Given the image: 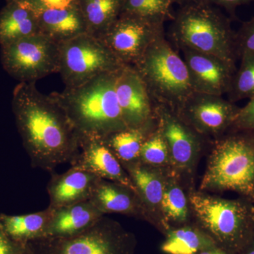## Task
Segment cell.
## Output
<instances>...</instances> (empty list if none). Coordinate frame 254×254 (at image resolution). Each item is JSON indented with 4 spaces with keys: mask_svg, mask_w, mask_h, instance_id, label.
<instances>
[{
    "mask_svg": "<svg viewBox=\"0 0 254 254\" xmlns=\"http://www.w3.org/2000/svg\"><path fill=\"white\" fill-rule=\"evenodd\" d=\"M12 108L33 166L52 172L74 158L80 134L54 95L43 94L36 82H20Z\"/></svg>",
    "mask_w": 254,
    "mask_h": 254,
    "instance_id": "1",
    "label": "cell"
},
{
    "mask_svg": "<svg viewBox=\"0 0 254 254\" xmlns=\"http://www.w3.org/2000/svg\"><path fill=\"white\" fill-rule=\"evenodd\" d=\"M118 71L99 75L80 86L66 87L62 93H52L80 135L103 138L128 128L117 96Z\"/></svg>",
    "mask_w": 254,
    "mask_h": 254,
    "instance_id": "2",
    "label": "cell"
},
{
    "mask_svg": "<svg viewBox=\"0 0 254 254\" xmlns=\"http://www.w3.org/2000/svg\"><path fill=\"white\" fill-rule=\"evenodd\" d=\"M180 6L170 26L177 48L213 55L237 70L236 33L230 18L208 0H190Z\"/></svg>",
    "mask_w": 254,
    "mask_h": 254,
    "instance_id": "3",
    "label": "cell"
},
{
    "mask_svg": "<svg viewBox=\"0 0 254 254\" xmlns=\"http://www.w3.org/2000/svg\"><path fill=\"white\" fill-rule=\"evenodd\" d=\"M188 199L198 227L220 248L237 254L253 240V202L244 198L225 199L195 190L190 192Z\"/></svg>",
    "mask_w": 254,
    "mask_h": 254,
    "instance_id": "4",
    "label": "cell"
},
{
    "mask_svg": "<svg viewBox=\"0 0 254 254\" xmlns=\"http://www.w3.org/2000/svg\"><path fill=\"white\" fill-rule=\"evenodd\" d=\"M201 190H232L254 202V133L232 131L214 147Z\"/></svg>",
    "mask_w": 254,
    "mask_h": 254,
    "instance_id": "5",
    "label": "cell"
},
{
    "mask_svg": "<svg viewBox=\"0 0 254 254\" xmlns=\"http://www.w3.org/2000/svg\"><path fill=\"white\" fill-rule=\"evenodd\" d=\"M133 67L157 104L177 112L194 93L185 62L165 35L150 45Z\"/></svg>",
    "mask_w": 254,
    "mask_h": 254,
    "instance_id": "6",
    "label": "cell"
},
{
    "mask_svg": "<svg viewBox=\"0 0 254 254\" xmlns=\"http://www.w3.org/2000/svg\"><path fill=\"white\" fill-rule=\"evenodd\" d=\"M34 254H135L134 235L119 222L102 217L79 235L64 238H43L27 244Z\"/></svg>",
    "mask_w": 254,
    "mask_h": 254,
    "instance_id": "7",
    "label": "cell"
},
{
    "mask_svg": "<svg viewBox=\"0 0 254 254\" xmlns=\"http://www.w3.org/2000/svg\"><path fill=\"white\" fill-rule=\"evenodd\" d=\"M59 53V73L67 88L115 72L125 65L99 38L88 33L60 43Z\"/></svg>",
    "mask_w": 254,
    "mask_h": 254,
    "instance_id": "8",
    "label": "cell"
},
{
    "mask_svg": "<svg viewBox=\"0 0 254 254\" xmlns=\"http://www.w3.org/2000/svg\"><path fill=\"white\" fill-rule=\"evenodd\" d=\"M0 47L3 68L19 83L59 73V44L42 33Z\"/></svg>",
    "mask_w": 254,
    "mask_h": 254,
    "instance_id": "9",
    "label": "cell"
},
{
    "mask_svg": "<svg viewBox=\"0 0 254 254\" xmlns=\"http://www.w3.org/2000/svg\"><path fill=\"white\" fill-rule=\"evenodd\" d=\"M164 22L121 14L99 38L122 63L135 66L150 45L165 35Z\"/></svg>",
    "mask_w": 254,
    "mask_h": 254,
    "instance_id": "10",
    "label": "cell"
},
{
    "mask_svg": "<svg viewBox=\"0 0 254 254\" xmlns=\"http://www.w3.org/2000/svg\"><path fill=\"white\" fill-rule=\"evenodd\" d=\"M154 113L158 127L168 145L170 166L176 174H191L201 148L198 133L167 105L157 104Z\"/></svg>",
    "mask_w": 254,
    "mask_h": 254,
    "instance_id": "11",
    "label": "cell"
},
{
    "mask_svg": "<svg viewBox=\"0 0 254 254\" xmlns=\"http://www.w3.org/2000/svg\"><path fill=\"white\" fill-rule=\"evenodd\" d=\"M240 109L222 96L194 93L177 113L197 133L219 136L231 128Z\"/></svg>",
    "mask_w": 254,
    "mask_h": 254,
    "instance_id": "12",
    "label": "cell"
},
{
    "mask_svg": "<svg viewBox=\"0 0 254 254\" xmlns=\"http://www.w3.org/2000/svg\"><path fill=\"white\" fill-rule=\"evenodd\" d=\"M116 93L128 128L152 125L154 107L144 81L136 68L124 65L117 75Z\"/></svg>",
    "mask_w": 254,
    "mask_h": 254,
    "instance_id": "13",
    "label": "cell"
},
{
    "mask_svg": "<svg viewBox=\"0 0 254 254\" xmlns=\"http://www.w3.org/2000/svg\"><path fill=\"white\" fill-rule=\"evenodd\" d=\"M194 93L222 96L228 93L237 70L213 55L180 48Z\"/></svg>",
    "mask_w": 254,
    "mask_h": 254,
    "instance_id": "14",
    "label": "cell"
},
{
    "mask_svg": "<svg viewBox=\"0 0 254 254\" xmlns=\"http://www.w3.org/2000/svg\"><path fill=\"white\" fill-rule=\"evenodd\" d=\"M70 163L71 167L86 170L103 180L118 182L136 191L123 164L103 138L80 135L77 153Z\"/></svg>",
    "mask_w": 254,
    "mask_h": 254,
    "instance_id": "15",
    "label": "cell"
},
{
    "mask_svg": "<svg viewBox=\"0 0 254 254\" xmlns=\"http://www.w3.org/2000/svg\"><path fill=\"white\" fill-rule=\"evenodd\" d=\"M123 165L136 189L146 220L155 223L158 218L163 225L161 204L168 173H164L162 168L149 166L140 161Z\"/></svg>",
    "mask_w": 254,
    "mask_h": 254,
    "instance_id": "16",
    "label": "cell"
},
{
    "mask_svg": "<svg viewBox=\"0 0 254 254\" xmlns=\"http://www.w3.org/2000/svg\"><path fill=\"white\" fill-rule=\"evenodd\" d=\"M100 180L94 174L76 167L63 174H55L47 187L48 207L57 208L91 200Z\"/></svg>",
    "mask_w": 254,
    "mask_h": 254,
    "instance_id": "17",
    "label": "cell"
},
{
    "mask_svg": "<svg viewBox=\"0 0 254 254\" xmlns=\"http://www.w3.org/2000/svg\"><path fill=\"white\" fill-rule=\"evenodd\" d=\"M53 210L51 220L43 237L64 238L79 235L105 215L90 200Z\"/></svg>",
    "mask_w": 254,
    "mask_h": 254,
    "instance_id": "18",
    "label": "cell"
},
{
    "mask_svg": "<svg viewBox=\"0 0 254 254\" xmlns=\"http://www.w3.org/2000/svg\"><path fill=\"white\" fill-rule=\"evenodd\" d=\"M90 200L104 215L116 213L146 220L136 192L118 182L101 179Z\"/></svg>",
    "mask_w": 254,
    "mask_h": 254,
    "instance_id": "19",
    "label": "cell"
},
{
    "mask_svg": "<svg viewBox=\"0 0 254 254\" xmlns=\"http://www.w3.org/2000/svg\"><path fill=\"white\" fill-rule=\"evenodd\" d=\"M36 14L41 33L58 44L88 33L78 4L60 9L43 10Z\"/></svg>",
    "mask_w": 254,
    "mask_h": 254,
    "instance_id": "20",
    "label": "cell"
},
{
    "mask_svg": "<svg viewBox=\"0 0 254 254\" xmlns=\"http://www.w3.org/2000/svg\"><path fill=\"white\" fill-rule=\"evenodd\" d=\"M41 33L38 16L24 2H6L0 11V46Z\"/></svg>",
    "mask_w": 254,
    "mask_h": 254,
    "instance_id": "21",
    "label": "cell"
},
{
    "mask_svg": "<svg viewBox=\"0 0 254 254\" xmlns=\"http://www.w3.org/2000/svg\"><path fill=\"white\" fill-rule=\"evenodd\" d=\"M53 208L26 215L1 217L0 222L8 236L16 243L26 245L43 238L53 215Z\"/></svg>",
    "mask_w": 254,
    "mask_h": 254,
    "instance_id": "22",
    "label": "cell"
},
{
    "mask_svg": "<svg viewBox=\"0 0 254 254\" xmlns=\"http://www.w3.org/2000/svg\"><path fill=\"white\" fill-rule=\"evenodd\" d=\"M215 246V241L199 227L185 225L167 231L161 250L166 254H198Z\"/></svg>",
    "mask_w": 254,
    "mask_h": 254,
    "instance_id": "23",
    "label": "cell"
},
{
    "mask_svg": "<svg viewBox=\"0 0 254 254\" xmlns=\"http://www.w3.org/2000/svg\"><path fill=\"white\" fill-rule=\"evenodd\" d=\"M78 6L87 32L98 37L120 16L122 0H78Z\"/></svg>",
    "mask_w": 254,
    "mask_h": 254,
    "instance_id": "24",
    "label": "cell"
},
{
    "mask_svg": "<svg viewBox=\"0 0 254 254\" xmlns=\"http://www.w3.org/2000/svg\"><path fill=\"white\" fill-rule=\"evenodd\" d=\"M150 126L115 132L103 140L122 164L135 163L139 161L142 146L151 132Z\"/></svg>",
    "mask_w": 254,
    "mask_h": 254,
    "instance_id": "25",
    "label": "cell"
},
{
    "mask_svg": "<svg viewBox=\"0 0 254 254\" xmlns=\"http://www.w3.org/2000/svg\"><path fill=\"white\" fill-rule=\"evenodd\" d=\"M177 174L168 173L161 204L164 227L169 230L168 222L183 225L190 217V203L177 180Z\"/></svg>",
    "mask_w": 254,
    "mask_h": 254,
    "instance_id": "26",
    "label": "cell"
},
{
    "mask_svg": "<svg viewBox=\"0 0 254 254\" xmlns=\"http://www.w3.org/2000/svg\"><path fill=\"white\" fill-rule=\"evenodd\" d=\"M173 4L170 0H122L121 14L165 23L175 18Z\"/></svg>",
    "mask_w": 254,
    "mask_h": 254,
    "instance_id": "27",
    "label": "cell"
},
{
    "mask_svg": "<svg viewBox=\"0 0 254 254\" xmlns=\"http://www.w3.org/2000/svg\"><path fill=\"white\" fill-rule=\"evenodd\" d=\"M139 161L154 168L163 169L170 166L168 145L158 127L150 132L143 143Z\"/></svg>",
    "mask_w": 254,
    "mask_h": 254,
    "instance_id": "28",
    "label": "cell"
},
{
    "mask_svg": "<svg viewBox=\"0 0 254 254\" xmlns=\"http://www.w3.org/2000/svg\"><path fill=\"white\" fill-rule=\"evenodd\" d=\"M232 103L254 96V58L241 59L240 67L237 70L228 92Z\"/></svg>",
    "mask_w": 254,
    "mask_h": 254,
    "instance_id": "29",
    "label": "cell"
},
{
    "mask_svg": "<svg viewBox=\"0 0 254 254\" xmlns=\"http://www.w3.org/2000/svg\"><path fill=\"white\" fill-rule=\"evenodd\" d=\"M237 58H254V17L243 23L235 39Z\"/></svg>",
    "mask_w": 254,
    "mask_h": 254,
    "instance_id": "30",
    "label": "cell"
},
{
    "mask_svg": "<svg viewBox=\"0 0 254 254\" xmlns=\"http://www.w3.org/2000/svg\"><path fill=\"white\" fill-rule=\"evenodd\" d=\"M232 131H245L254 133V96L244 108H240L230 128Z\"/></svg>",
    "mask_w": 254,
    "mask_h": 254,
    "instance_id": "31",
    "label": "cell"
},
{
    "mask_svg": "<svg viewBox=\"0 0 254 254\" xmlns=\"http://www.w3.org/2000/svg\"><path fill=\"white\" fill-rule=\"evenodd\" d=\"M78 0H27L24 1L35 13L43 10L60 9L78 4Z\"/></svg>",
    "mask_w": 254,
    "mask_h": 254,
    "instance_id": "32",
    "label": "cell"
},
{
    "mask_svg": "<svg viewBox=\"0 0 254 254\" xmlns=\"http://www.w3.org/2000/svg\"><path fill=\"white\" fill-rule=\"evenodd\" d=\"M26 245H21L11 240L5 232L0 222V254H20Z\"/></svg>",
    "mask_w": 254,
    "mask_h": 254,
    "instance_id": "33",
    "label": "cell"
},
{
    "mask_svg": "<svg viewBox=\"0 0 254 254\" xmlns=\"http://www.w3.org/2000/svg\"><path fill=\"white\" fill-rule=\"evenodd\" d=\"M215 6L224 8L232 17H235V10L241 5L248 4L254 0H208Z\"/></svg>",
    "mask_w": 254,
    "mask_h": 254,
    "instance_id": "34",
    "label": "cell"
},
{
    "mask_svg": "<svg viewBox=\"0 0 254 254\" xmlns=\"http://www.w3.org/2000/svg\"><path fill=\"white\" fill-rule=\"evenodd\" d=\"M198 254H233L224 249L220 248L218 246L212 247V248L207 249V250L202 251Z\"/></svg>",
    "mask_w": 254,
    "mask_h": 254,
    "instance_id": "35",
    "label": "cell"
},
{
    "mask_svg": "<svg viewBox=\"0 0 254 254\" xmlns=\"http://www.w3.org/2000/svg\"><path fill=\"white\" fill-rule=\"evenodd\" d=\"M237 254H254V237L250 244L242 252Z\"/></svg>",
    "mask_w": 254,
    "mask_h": 254,
    "instance_id": "36",
    "label": "cell"
},
{
    "mask_svg": "<svg viewBox=\"0 0 254 254\" xmlns=\"http://www.w3.org/2000/svg\"><path fill=\"white\" fill-rule=\"evenodd\" d=\"M170 1H171L173 4L176 3V4H178L179 5H180V6H182V5L186 4V3L189 2V1H190V0H170Z\"/></svg>",
    "mask_w": 254,
    "mask_h": 254,
    "instance_id": "37",
    "label": "cell"
},
{
    "mask_svg": "<svg viewBox=\"0 0 254 254\" xmlns=\"http://www.w3.org/2000/svg\"><path fill=\"white\" fill-rule=\"evenodd\" d=\"M20 254H34L33 252H31V250L28 248L27 245H26V247H24L22 252Z\"/></svg>",
    "mask_w": 254,
    "mask_h": 254,
    "instance_id": "38",
    "label": "cell"
},
{
    "mask_svg": "<svg viewBox=\"0 0 254 254\" xmlns=\"http://www.w3.org/2000/svg\"><path fill=\"white\" fill-rule=\"evenodd\" d=\"M6 2H13V1H16V2H24V1H27V0H6Z\"/></svg>",
    "mask_w": 254,
    "mask_h": 254,
    "instance_id": "39",
    "label": "cell"
},
{
    "mask_svg": "<svg viewBox=\"0 0 254 254\" xmlns=\"http://www.w3.org/2000/svg\"><path fill=\"white\" fill-rule=\"evenodd\" d=\"M252 216H253V222H254V205L253 206V210H252Z\"/></svg>",
    "mask_w": 254,
    "mask_h": 254,
    "instance_id": "40",
    "label": "cell"
}]
</instances>
